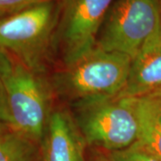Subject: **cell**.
Returning <instances> with one entry per match:
<instances>
[{
    "mask_svg": "<svg viewBox=\"0 0 161 161\" xmlns=\"http://www.w3.org/2000/svg\"><path fill=\"white\" fill-rule=\"evenodd\" d=\"M70 107L75 125L90 148L112 152L138 141L135 98L115 95L87 98Z\"/></svg>",
    "mask_w": 161,
    "mask_h": 161,
    "instance_id": "cell-1",
    "label": "cell"
},
{
    "mask_svg": "<svg viewBox=\"0 0 161 161\" xmlns=\"http://www.w3.org/2000/svg\"><path fill=\"white\" fill-rule=\"evenodd\" d=\"M132 58L95 47L52 78L53 92L70 104L119 95L125 87Z\"/></svg>",
    "mask_w": 161,
    "mask_h": 161,
    "instance_id": "cell-2",
    "label": "cell"
},
{
    "mask_svg": "<svg viewBox=\"0 0 161 161\" xmlns=\"http://www.w3.org/2000/svg\"><path fill=\"white\" fill-rule=\"evenodd\" d=\"M62 3L44 2L0 18V50L43 74L55 42Z\"/></svg>",
    "mask_w": 161,
    "mask_h": 161,
    "instance_id": "cell-3",
    "label": "cell"
},
{
    "mask_svg": "<svg viewBox=\"0 0 161 161\" xmlns=\"http://www.w3.org/2000/svg\"><path fill=\"white\" fill-rule=\"evenodd\" d=\"M11 113L12 126L40 144L51 109L53 89L41 73L12 58L2 77Z\"/></svg>",
    "mask_w": 161,
    "mask_h": 161,
    "instance_id": "cell-4",
    "label": "cell"
},
{
    "mask_svg": "<svg viewBox=\"0 0 161 161\" xmlns=\"http://www.w3.org/2000/svg\"><path fill=\"white\" fill-rule=\"evenodd\" d=\"M161 28L159 0H115L99 29L95 47L132 59Z\"/></svg>",
    "mask_w": 161,
    "mask_h": 161,
    "instance_id": "cell-5",
    "label": "cell"
},
{
    "mask_svg": "<svg viewBox=\"0 0 161 161\" xmlns=\"http://www.w3.org/2000/svg\"><path fill=\"white\" fill-rule=\"evenodd\" d=\"M115 0H63L55 44L64 66L95 47L99 29Z\"/></svg>",
    "mask_w": 161,
    "mask_h": 161,
    "instance_id": "cell-6",
    "label": "cell"
},
{
    "mask_svg": "<svg viewBox=\"0 0 161 161\" xmlns=\"http://www.w3.org/2000/svg\"><path fill=\"white\" fill-rule=\"evenodd\" d=\"M41 161H87V146L68 110H52L40 142Z\"/></svg>",
    "mask_w": 161,
    "mask_h": 161,
    "instance_id": "cell-7",
    "label": "cell"
},
{
    "mask_svg": "<svg viewBox=\"0 0 161 161\" xmlns=\"http://www.w3.org/2000/svg\"><path fill=\"white\" fill-rule=\"evenodd\" d=\"M161 88V28L132 59L125 87L119 95L138 98Z\"/></svg>",
    "mask_w": 161,
    "mask_h": 161,
    "instance_id": "cell-8",
    "label": "cell"
},
{
    "mask_svg": "<svg viewBox=\"0 0 161 161\" xmlns=\"http://www.w3.org/2000/svg\"><path fill=\"white\" fill-rule=\"evenodd\" d=\"M139 121V139L161 158V88L135 98Z\"/></svg>",
    "mask_w": 161,
    "mask_h": 161,
    "instance_id": "cell-9",
    "label": "cell"
},
{
    "mask_svg": "<svg viewBox=\"0 0 161 161\" xmlns=\"http://www.w3.org/2000/svg\"><path fill=\"white\" fill-rule=\"evenodd\" d=\"M0 161H41L40 144L0 122Z\"/></svg>",
    "mask_w": 161,
    "mask_h": 161,
    "instance_id": "cell-10",
    "label": "cell"
},
{
    "mask_svg": "<svg viewBox=\"0 0 161 161\" xmlns=\"http://www.w3.org/2000/svg\"><path fill=\"white\" fill-rule=\"evenodd\" d=\"M107 153L111 161H161L160 158L151 152L140 141L125 149Z\"/></svg>",
    "mask_w": 161,
    "mask_h": 161,
    "instance_id": "cell-11",
    "label": "cell"
},
{
    "mask_svg": "<svg viewBox=\"0 0 161 161\" xmlns=\"http://www.w3.org/2000/svg\"><path fill=\"white\" fill-rule=\"evenodd\" d=\"M50 1L62 2L63 0H0V18L6 17L31 6Z\"/></svg>",
    "mask_w": 161,
    "mask_h": 161,
    "instance_id": "cell-12",
    "label": "cell"
},
{
    "mask_svg": "<svg viewBox=\"0 0 161 161\" xmlns=\"http://www.w3.org/2000/svg\"><path fill=\"white\" fill-rule=\"evenodd\" d=\"M0 122L6 123L10 125L13 124L6 92L2 80H0Z\"/></svg>",
    "mask_w": 161,
    "mask_h": 161,
    "instance_id": "cell-13",
    "label": "cell"
},
{
    "mask_svg": "<svg viewBox=\"0 0 161 161\" xmlns=\"http://www.w3.org/2000/svg\"><path fill=\"white\" fill-rule=\"evenodd\" d=\"M88 148L87 161H111L106 151L96 148Z\"/></svg>",
    "mask_w": 161,
    "mask_h": 161,
    "instance_id": "cell-14",
    "label": "cell"
},
{
    "mask_svg": "<svg viewBox=\"0 0 161 161\" xmlns=\"http://www.w3.org/2000/svg\"><path fill=\"white\" fill-rule=\"evenodd\" d=\"M12 61V57L6 54L5 52L0 50V80H2V77L6 73L7 68L9 67Z\"/></svg>",
    "mask_w": 161,
    "mask_h": 161,
    "instance_id": "cell-15",
    "label": "cell"
},
{
    "mask_svg": "<svg viewBox=\"0 0 161 161\" xmlns=\"http://www.w3.org/2000/svg\"><path fill=\"white\" fill-rule=\"evenodd\" d=\"M159 2H160V6H161V0H159Z\"/></svg>",
    "mask_w": 161,
    "mask_h": 161,
    "instance_id": "cell-16",
    "label": "cell"
}]
</instances>
